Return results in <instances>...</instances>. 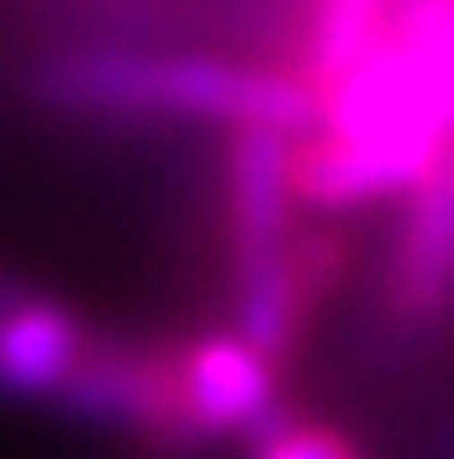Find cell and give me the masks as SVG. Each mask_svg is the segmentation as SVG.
Returning a JSON list of instances; mask_svg holds the SVG:
<instances>
[{
  "mask_svg": "<svg viewBox=\"0 0 454 459\" xmlns=\"http://www.w3.org/2000/svg\"><path fill=\"white\" fill-rule=\"evenodd\" d=\"M22 95L53 117L80 122H185V127H275L291 138L318 133L322 100L312 85L265 58L206 48L127 43H43L22 64Z\"/></svg>",
  "mask_w": 454,
  "mask_h": 459,
  "instance_id": "1",
  "label": "cell"
},
{
  "mask_svg": "<svg viewBox=\"0 0 454 459\" xmlns=\"http://www.w3.org/2000/svg\"><path fill=\"white\" fill-rule=\"evenodd\" d=\"M280 412H291L285 365H275L227 322L180 333V422L201 459L254 444Z\"/></svg>",
  "mask_w": 454,
  "mask_h": 459,
  "instance_id": "2",
  "label": "cell"
},
{
  "mask_svg": "<svg viewBox=\"0 0 454 459\" xmlns=\"http://www.w3.org/2000/svg\"><path fill=\"white\" fill-rule=\"evenodd\" d=\"M454 312V148L397 206L375 275V317L397 343H423Z\"/></svg>",
  "mask_w": 454,
  "mask_h": 459,
  "instance_id": "3",
  "label": "cell"
},
{
  "mask_svg": "<svg viewBox=\"0 0 454 459\" xmlns=\"http://www.w3.org/2000/svg\"><path fill=\"white\" fill-rule=\"evenodd\" d=\"M91 333L95 322L74 301L48 296V290H38L27 280L22 296L0 317V402L5 407H48L53 412V402L69 385Z\"/></svg>",
  "mask_w": 454,
  "mask_h": 459,
  "instance_id": "4",
  "label": "cell"
},
{
  "mask_svg": "<svg viewBox=\"0 0 454 459\" xmlns=\"http://www.w3.org/2000/svg\"><path fill=\"white\" fill-rule=\"evenodd\" d=\"M391 11L397 0H301L296 74L312 85L318 100L386 43Z\"/></svg>",
  "mask_w": 454,
  "mask_h": 459,
  "instance_id": "5",
  "label": "cell"
},
{
  "mask_svg": "<svg viewBox=\"0 0 454 459\" xmlns=\"http://www.w3.org/2000/svg\"><path fill=\"white\" fill-rule=\"evenodd\" d=\"M243 459H370V455L349 428L291 407V412L275 417L254 444H243Z\"/></svg>",
  "mask_w": 454,
  "mask_h": 459,
  "instance_id": "6",
  "label": "cell"
},
{
  "mask_svg": "<svg viewBox=\"0 0 454 459\" xmlns=\"http://www.w3.org/2000/svg\"><path fill=\"white\" fill-rule=\"evenodd\" d=\"M22 285H27L22 275H11V270H0V317H5V307H11V301L22 296Z\"/></svg>",
  "mask_w": 454,
  "mask_h": 459,
  "instance_id": "7",
  "label": "cell"
}]
</instances>
